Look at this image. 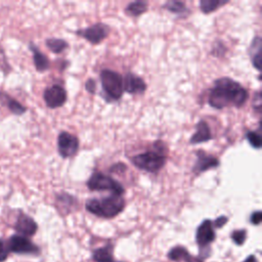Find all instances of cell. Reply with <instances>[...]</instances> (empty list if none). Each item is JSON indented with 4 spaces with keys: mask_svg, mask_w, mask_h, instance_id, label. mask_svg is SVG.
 Returning <instances> with one entry per match:
<instances>
[{
    "mask_svg": "<svg viewBox=\"0 0 262 262\" xmlns=\"http://www.w3.org/2000/svg\"><path fill=\"white\" fill-rule=\"evenodd\" d=\"M249 98L248 90L238 82L228 77H222L214 81L210 90L208 103L216 110L227 106L242 107Z\"/></svg>",
    "mask_w": 262,
    "mask_h": 262,
    "instance_id": "1",
    "label": "cell"
},
{
    "mask_svg": "<svg viewBox=\"0 0 262 262\" xmlns=\"http://www.w3.org/2000/svg\"><path fill=\"white\" fill-rule=\"evenodd\" d=\"M86 210L100 218H114L125 208V200L122 195L111 194L101 199H89L85 203Z\"/></svg>",
    "mask_w": 262,
    "mask_h": 262,
    "instance_id": "2",
    "label": "cell"
},
{
    "mask_svg": "<svg viewBox=\"0 0 262 262\" xmlns=\"http://www.w3.org/2000/svg\"><path fill=\"white\" fill-rule=\"evenodd\" d=\"M155 150H147L130 158L132 164L143 171L157 173L166 164L167 157L164 151L167 150L165 144L161 140H157L155 143Z\"/></svg>",
    "mask_w": 262,
    "mask_h": 262,
    "instance_id": "3",
    "label": "cell"
},
{
    "mask_svg": "<svg viewBox=\"0 0 262 262\" xmlns=\"http://www.w3.org/2000/svg\"><path fill=\"white\" fill-rule=\"evenodd\" d=\"M102 91L107 101L119 100L124 92L123 77L116 71L104 69L99 74Z\"/></svg>",
    "mask_w": 262,
    "mask_h": 262,
    "instance_id": "4",
    "label": "cell"
},
{
    "mask_svg": "<svg viewBox=\"0 0 262 262\" xmlns=\"http://www.w3.org/2000/svg\"><path fill=\"white\" fill-rule=\"evenodd\" d=\"M86 185L89 190H108L113 194L122 195L125 192L124 186L115 178L106 175L100 171H95L88 178Z\"/></svg>",
    "mask_w": 262,
    "mask_h": 262,
    "instance_id": "5",
    "label": "cell"
},
{
    "mask_svg": "<svg viewBox=\"0 0 262 262\" xmlns=\"http://www.w3.org/2000/svg\"><path fill=\"white\" fill-rule=\"evenodd\" d=\"M216 238L215 229L213 222L210 219H205L196 228L195 232V242L200 248V258L204 260L209 257L211 253L210 244L213 243Z\"/></svg>",
    "mask_w": 262,
    "mask_h": 262,
    "instance_id": "6",
    "label": "cell"
},
{
    "mask_svg": "<svg viewBox=\"0 0 262 262\" xmlns=\"http://www.w3.org/2000/svg\"><path fill=\"white\" fill-rule=\"evenodd\" d=\"M111 28L103 23H96L90 27L77 30L75 34L87 40L90 44L96 45L101 43L110 34Z\"/></svg>",
    "mask_w": 262,
    "mask_h": 262,
    "instance_id": "7",
    "label": "cell"
},
{
    "mask_svg": "<svg viewBox=\"0 0 262 262\" xmlns=\"http://www.w3.org/2000/svg\"><path fill=\"white\" fill-rule=\"evenodd\" d=\"M79 139L77 136L62 131L57 137V150L62 159H69L74 157L79 149Z\"/></svg>",
    "mask_w": 262,
    "mask_h": 262,
    "instance_id": "8",
    "label": "cell"
},
{
    "mask_svg": "<svg viewBox=\"0 0 262 262\" xmlns=\"http://www.w3.org/2000/svg\"><path fill=\"white\" fill-rule=\"evenodd\" d=\"M8 250L9 252L15 254H31L37 255L40 253L38 246L33 244L28 237L20 234H13L9 237L8 241Z\"/></svg>",
    "mask_w": 262,
    "mask_h": 262,
    "instance_id": "9",
    "label": "cell"
},
{
    "mask_svg": "<svg viewBox=\"0 0 262 262\" xmlns=\"http://www.w3.org/2000/svg\"><path fill=\"white\" fill-rule=\"evenodd\" d=\"M43 98L47 107L57 108L66 103L67 91L61 85L53 84L44 90Z\"/></svg>",
    "mask_w": 262,
    "mask_h": 262,
    "instance_id": "10",
    "label": "cell"
},
{
    "mask_svg": "<svg viewBox=\"0 0 262 262\" xmlns=\"http://www.w3.org/2000/svg\"><path fill=\"white\" fill-rule=\"evenodd\" d=\"M195 155H196V161L192 167V172L194 174L206 172L207 170L217 168L220 165V162L216 157L209 155L204 150H198Z\"/></svg>",
    "mask_w": 262,
    "mask_h": 262,
    "instance_id": "11",
    "label": "cell"
},
{
    "mask_svg": "<svg viewBox=\"0 0 262 262\" xmlns=\"http://www.w3.org/2000/svg\"><path fill=\"white\" fill-rule=\"evenodd\" d=\"M123 89L129 94H142L146 90V84L141 77L128 73L123 79Z\"/></svg>",
    "mask_w": 262,
    "mask_h": 262,
    "instance_id": "12",
    "label": "cell"
},
{
    "mask_svg": "<svg viewBox=\"0 0 262 262\" xmlns=\"http://www.w3.org/2000/svg\"><path fill=\"white\" fill-rule=\"evenodd\" d=\"M14 229L20 235L27 237V236H32L36 233L38 229V225L32 217H30L25 213H19L14 224Z\"/></svg>",
    "mask_w": 262,
    "mask_h": 262,
    "instance_id": "13",
    "label": "cell"
},
{
    "mask_svg": "<svg viewBox=\"0 0 262 262\" xmlns=\"http://www.w3.org/2000/svg\"><path fill=\"white\" fill-rule=\"evenodd\" d=\"M212 139L211 129L208 123L204 120H201L195 126V132L189 139L190 144H199L203 142H207Z\"/></svg>",
    "mask_w": 262,
    "mask_h": 262,
    "instance_id": "14",
    "label": "cell"
},
{
    "mask_svg": "<svg viewBox=\"0 0 262 262\" xmlns=\"http://www.w3.org/2000/svg\"><path fill=\"white\" fill-rule=\"evenodd\" d=\"M168 258L176 262H204L200 257H194L182 246H176L172 248L168 253Z\"/></svg>",
    "mask_w": 262,
    "mask_h": 262,
    "instance_id": "15",
    "label": "cell"
},
{
    "mask_svg": "<svg viewBox=\"0 0 262 262\" xmlns=\"http://www.w3.org/2000/svg\"><path fill=\"white\" fill-rule=\"evenodd\" d=\"M261 44H262V41L260 36H256L252 40L249 48V55H250L252 64L257 71H260L261 69Z\"/></svg>",
    "mask_w": 262,
    "mask_h": 262,
    "instance_id": "16",
    "label": "cell"
},
{
    "mask_svg": "<svg viewBox=\"0 0 262 262\" xmlns=\"http://www.w3.org/2000/svg\"><path fill=\"white\" fill-rule=\"evenodd\" d=\"M30 49L33 52V60L35 68L38 72H45L46 70L49 69L50 62L47 58V56L39 50L37 46H35L33 43H30Z\"/></svg>",
    "mask_w": 262,
    "mask_h": 262,
    "instance_id": "17",
    "label": "cell"
},
{
    "mask_svg": "<svg viewBox=\"0 0 262 262\" xmlns=\"http://www.w3.org/2000/svg\"><path fill=\"white\" fill-rule=\"evenodd\" d=\"M4 102L6 104V107L16 116H20L27 112V107L23 105L20 102H18L16 99L10 97L6 93L0 92V103H4Z\"/></svg>",
    "mask_w": 262,
    "mask_h": 262,
    "instance_id": "18",
    "label": "cell"
},
{
    "mask_svg": "<svg viewBox=\"0 0 262 262\" xmlns=\"http://www.w3.org/2000/svg\"><path fill=\"white\" fill-rule=\"evenodd\" d=\"M114 247L112 244H107L101 248L94 250L92 257L95 262H113L114 255H113Z\"/></svg>",
    "mask_w": 262,
    "mask_h": 262,
    "instance_id": "19",
    "label": "cell"
},
{
    "mask_svg": "<svg viewBox=\"0 0 262 262\" xmlns=\"http://www.w3.org/2000/svg\"><path fill=\"white\" fill-rule=\"evenodd\" d=\"M147 6H148V4L145 1L130 2L125 8V13L129 16L137 17L147 10Z\"/></svg>",
    "mask_w": 262,
    "mask_h": 262,
    "instance_id": "20",
    "label": "cell"
},
{
    "mask_svg": "<svg viewBox=\"0 0 262 262\" xmlns=\"http://www.w3.org/2000/svg\"><path fill=\"white\" fill-rule=\"evenodd\" d=\"M163 7L172 12V13H175V14H178V15H187L189 10L188 8L186 7L185 3L184 2H181V1H176V0H170L168 2H166Z\"/></svg>",
    "mask_w": 262,
    "mask_h": 262,
    "instance_id": "21",
    "label": "cell"
},
{
    "mask_svg": "<svg viewBox=\"0 0 262 262\" xmlns=\"http://www.w3.org/2000/svg\"><path fill=\"white\" fill-rule=\"evenodd\" d=\"M76 199L69 194V193H59L56 195V205H57V208L60 210V211H64L66 214H68V212L70 211V208L73 207L74 203H75Z\"/></svg>",
    "mask_w": 262,
    "mask_h": 262,
    "instance_id": "22",
    "label": "cell"
},
{
    "mask_svg": "<svg viewBox=\"0 0 262 262\" xmlns=\"http://www.w3.org/2000/svg\"><path fill=\"white\" fill-rule=\"evenodd\" d=\"M45 44L47 48L52 51L53 53H61L69 47V43L63 39H57V38H49L46 39Z\"/></svg>",
    "mask_w": 262,
    "mask_h": 262,
    "instance_id": "23",
    "label": "cell"
},
{
    "mask_svg": "<svg viewBox=\"0 0 262 262\" xmlns=\"http://www.w3.org/2000/svg\"><path fill=\"white\" fill-rule=\"evenodd\" d=\"M228 1H221V0H201L200 1V8L203 13H211L217 10L219 7L227 4Z\"/></svg>",
    "mask_w": 262,
    "mask_h": 262,
    "instance_id": "24",
    "label": "cell"
},
{
    "mask_svg": "<svg viewBox=\"0 0 262 262\" xmlns=\"http://www.w3.org/2000/svg\"><path fill=\"white\" fill-rule=\"evenodd\" d=\"M246 138L250 145L256 149H259L261 147V135L258 132L255 131H247L246 132Z\"/></svg>",
    "mask_w": 262,
    "mask_h": 262,
    "instance_id": "25",
    "label": "cell"
},
{
    "mask_svg": "<svg viewBox=\"0 0 262 262\" xmlns=\"http://www.w3.org/2000/svg\"><path fill=\"white\" fill-rule=\"evenodd\" d=\"M246 237H247V230L245 229L233 230L231 233V239L237 246H242L245 243Z\"/></svg>",
    "mask_w": 262,
    "mask_h": 262,
    "instance_id": "26",
    "label": "cell"
},
{
    "mask_svg": "<svg viewBox=\"0 0 262 262\" xmlns=\"http://www.w3.org/2000/svg\"><path fill=\"white\" fill-rule=\"evenodd\" d=\"M227 51V48L224 46L222 42H216L212 47V54L216 56H223L224 53Z\"/></svg>",
    "mask_w": 262,
    "mask_h": 262,
    "instance_id": "27",
    "label": "cell"
},
{
    "mask_svg": "<svg viewBox=\"0 0 262 262\" xmlns=\"http://www.w3.org/2000/svg\"><path fill=\"white\" fill-rule=\"evenodd\" d=\"M0 69L4 72V73H9L11 71V68L6 59V56H5V53L3 51V49L1 48L0 46Z\"/></svg>",
    "mask_w": 262,
    "mask_h": 262,
    "instance_id": "28",
    "label": "cell"
},
{
    "mask_svg": "<svg viewBox=\"0 0 262 262\" xmlns=\"http://www.w3.org/2000/svg\"><path fill=\"white\" fill-rule=\"evenodd\" d=\"M8 254H9V250L7 245L2 238H0V262L5 261L6 258L8 257Z\"/></svg>",
    "mask_w": 262,
    "mask_h": 262,
    "instance_id": "29",
    "label": "cell"
},
{
    "mask_svg": "<svg viewBox=\"0 0 262 262\" xmlns=\"http://www.w3.org/2000/svg\"><path fill=\"white\" fill-rule=\"evenodd\" d=\"M262 220V213L260 211H255L250 216V222L254 225H259Z\"/></svg>",
    "mask_w": 262,
    "mask_h": 262,
    "instance_id": "30",
    "label": "cell"
},
{
    "mask_svg": "<svg viewBox=\"0 0 262 262\" xmlns=\"http://www.w3.org/2000/svg\"><path fill=\"white\" fill-rule=\"evenodd\" d=\"M85 88L87 90V92H89L90 94H94L95 90H96V83L93 79H88L85 83Z\"/></svg>",
    "mask_w": 262,
    "mask_h": 262,
    "instance_id": "31",
    "label": "cell"
},
{
    "mask_svg": "<svg viewBox=\"0 0 262 262\" xmlns=\"http://www.w3.org/2000/svg\"><path fill=\"white\" fill-rule=\"evenodd\" d=\"M228 221V218L226 216H219L218 218L215 219V221L213 222V226L214 228H220V227H223Z\"/></svg>",
    "mask_w": 262,
    "mask_h": 262,
    "instance_id": "32",
    "label": "cell"
},
{
    "mask_svg": "<svg viewBox=\"0 0 262 262\" xmlns=\"http://www.w3.org/2000/svg\"><path fill=\"white\" fill-rule=\"evenodd\" d=\"M243 262H258L257 258L255 255H250L246 260H244Z\"/></svg>",
    "mask_w": 262,
    "mask_h": 262,
    "instance_id": "33",
    "label": "cell"
},
{
    "mask_svg": "<svg viewBox=\"0 0 262 262\" xmlns=\"http://www.w3.org/2000/svg\"><path fill=\"white\" fill-rule=\"evenodd\" d=\"M113 262H120V261H115V260H114V261H113Z\"/></svg>",
    "mask_w": 262,
    "mask_h": 262,
    "instance_id": "34",
    "label": "cell"
}]
</instances>
